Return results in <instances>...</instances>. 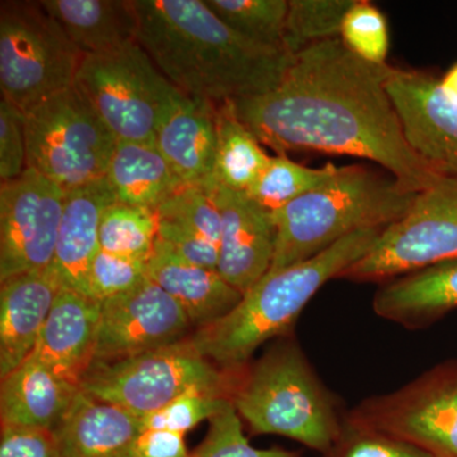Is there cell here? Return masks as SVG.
<instances>
[{"instance_id": "cell-31", "label": "cell", "mask_w": 457, "mask_h": 457, "mask_svg": "<svg viewBox=\"0 0 457 457\" xmlns=\"http://www.w3.org/2000/svg\"><path fill=\"white\" fill-rule=\"evenodd\" d=\"M155 212L159 220L173 222L220 246L221 215L209 186H182Z\"/></svg>"}, {"instance_id": "cell-4", "label": "cell", "mask_w": 457, "mask_h": 457, "mask_svg": "<svg viewBox=\"0 0 457 457\" xmlns=\"http://www.w3.org/2000/svg\"><path fill=\"white\" fill-rule=\"evenodd\" d=\"M417 195L363 165L339 167L326 182L272 212L276 248L270 270L311 260L356 231L389 227Z\"/></svg>"}, {"instance_id": "cell-20", "label": "cell", "mask_w": 457, "mask_h": 457, "mask_svg": "<svg viewBox=\"0 0 457 457\" xmlns=\"http://www.w3.org/2000/svg\"><path fill=\"white\" fill-rule=\"evenodd\" d=\"M141 418L79 389L55 428L64 457H130Z\"/></svg>"}, {"instance_id": "cell-34", "label": "cell", "mask_w": 457, "mask_h": 457, "mask_svg": "<svg viewBox=\"0 0 457 457\" xmlns=\"http://www.w3.org/2000/svg\"><path fill=\"white\" fill-rule=\"evenodd\" d=\"M230 399L220 393L191 389L159 409L141 418L143 429H167L186 435L198 423L210 420L230 404Z\"/></svg>"}, {"instance_id": "cell-37", "label": "cell", "mask_w": 457, "mask_h": 457, "mask_svg": "<svg viewBox=\"0 0 457 457\" xmlns=\"http://www.w3.org/2000/svg\"><path fill=\"white\" fill-rule=\"evenodd\" d=\"M27 170L25 119L8 99H0V179L9 182Z\"/></svg>"}, {"instance_id": "cell-3", "label": "cell", "mask_w": 457, "mask_h": 457, "mask_svg": "<svg viewBox=\"0 0 457 457\" xmlns=\"http://www.w3.org/2000/svg\"><path fill=\"white\" fill-rule=\"evenodd\" d=\"M383 231H356L311 260L270 270L243 295L233 311L197 328L192 343L221 368H245L264 342L291 336L297 318L321 286L365 257Z\"/></svg>"}, {"instance_id": "cell-10", "label": "cell", "mask_w": 457, "mask_h": 457, "mask_svg": "<svg viewBox=\"0 0 457 457\" xmlns=\"http://www.w3.org/2000/svg\"><path fill=\"white\" fill-rule=\"evenodd\" d=\"M457 260V180L418 192L408 212L385 228L365 257L338 278L384 282Z\"/></svg>"}, {"instance_id": "cell-14", "label": "cell", "mask_w": 457, "mask_h": 457, "mask_svg": "<svg viewBox=\"0 0 457 457\" xmlns=\"http://www.w3.org/2000/svg\"><path fill=\"white\" fill-rule=\"evenodd\" d=\"M386 90L409 146L442 179L457 180V99L440 79L393 68Z\"/></svg>"}, {"instance_id": "cell-12", "label": "cell", "mask_w": 457, "mask_h": 457, "mask_svg": "<svg viewBox=\"0 0 457 457\" xmlns=\"http://www.w3.org/2000/svg\"><path fill=\"white\" fill-rule=\"evenodd\" d=\"M66 192L26 170L0 188V281L51 266Z\"/></svg>"}, {"instance_id": "cell-21", "label": "cell", "mask_w": 457, "mask_h": 457, "mask_svg": "<svg viewBox=\"0 0 457 457\" xmlns=\"http://www.w3.org/2000/svg\"><path fill=\"white\" fill-rule=\"evenodd\" d=\"M372 308L407 329H423L457 308V260L390 279L378 287Z\"/></svg>"}, {"instance_id": "cell-15", "label": "cell", "mask_w": 457, "mask_h": 457, "mask_svg": "<svg viewBox=\"0 0 457 457\" xmlns=\"http://www.w3.org/2000/svg\"><path fill=\"white\" fill-rule=\"evenodd\" d=\"M221 215L218 270L243 295L272 266L276 227L272 213L246 196L215 182L207 183Z\"/></svg>"}, {"instance_id": "cell-5", "label": "cell", "mask_w": 457, "mask_h": 457, "mask_svg": "<svg viewBox=\"0 0 457 457\" xmlns=\"http://www.w3.org/2000/svg\"><path fill=\"white\" fill-rule=\"evenodd\" d=\"M231 402L253 435L282 436L321 455L335 444L345 418L291 336L245 366Z\"/></svg>"}, {"instance_id": "cell-19", "label": "cell", "mask_w": 457, "mask_h": 457, "mask_svg": "<svg viewBox=\"0 0 457 457\" xmlns=\"http://www.w3.org/2000/svg\"><path fill=\"white\" fill-rule=\"evenodd\" d=\"M218 104L185 93L159 126L155 145L185 186L212 182L215 165Z\"/></svg>"}, {"instance_id": "cell-38", "label": "cell", "mask_w": 457, "mask_h": 457, "mask_svg": "<svg viewBox=\"0 0 457 457\" xmlns=\"http://www.w3.org/2000/svg\"><path fill=\"white\" fill-rule=\"evenodd\" d=\"M158 240L180 260L218 270L219 246L194 231L173 222L159 220Z\"/></svg>"}, {"instance_id": "cell-11", "label": "cell", "mask_w": 457, "mask_h": 457, "mask_svg": "<svg viewBox=\"0 0 457 457\" xmlns=\"http://www.w3.org/2000/svg\"><path fill=\"white\" fill-rule=\"evenodd\" d=\"M345 414L428 457H457V361L435 366L395 392L365 399Z\"/></svg>"}, {"instance_id": "cell-33", "label": "cell", "mask_w": 457, "mask_h": 457, "mask_svg": "<svg viewBox=\"0 0 457 457\" xmlns=\"http://www.w3.org/2000/svg\"><path fill=\"white\" fill-rule=\"evenodd\" d=\"M210 428L203 444L188 457H302L299 451L255 449L243 431L242 420L233 403L209 420Z\"/></svg>"}, {"instance_id": "cell-26", "label": "cell", "mask_w": 457, "mask_h": 457, "mask_svg": "<svg viewBox=\"0 0 457 457\" xmlns=\"http://www.w3.org/2000/svg\"><path fill=\"white\" fill-rule=\"evenodd\" d=\"M215 165L212 182L236 192H246L261 176L270 156L257 137L237 119L233 101L216 110Z\"/></svg>"}, {"instance_id": "cell-25", "label": "cell", "mask_w": 457, "mask_h": 457, "mask_svg": "<svg viewBox=\"0 0 457 457\" xmlns=\"http://www.w3.org/2000/svg\"><path fill=\"white\" fill-rule=\"evenodd\" d=\"M106 179L117 203L153 210L185 186L155 141H117Z\"/></svg>"}, {"instance_id": "cell-9", "label": "cell", "mask_w": 457, "mask_h": 457, "mask_svg": "<svg viewBox=\"0 0 457 457\" xmlns=\"http://www.w3.org/2000/svg\"><path fill=\"white\" fill-rule=\"evenodd\" d=\"M83 59L40 2L0 3V89L22 112L74 87Z\"/></svg>"}, {"instance_id": "cell-17", "label": "cell", "mask_w": 457, "mask_h": 457, "mask_svg": "<svg viewBox=\"0 0 457 457\" xmlns=\"http://www.w3.org/2000/svg\"><path fill=\"white\" fill-rule=\"evenodd\" d=\"M62 286L53 267L21 273L0 288V376L17 369L35 350Z\"/></svg>"}, {"instance_id": "cell-28", "label": "cell", "mask_w": 457, "mask_h": 457, "mask_svg": "<svg viewBox=\"0 0 457 457\" xmlns=\"http://www.w3.org/2000/svg\"><path fill=\"white\" fill-rule=\"evenodd\" d=\"M338 168L332 163L309 168L287 155L270 156L269 164L245 194L272 213L326 182Z\"/></svg>"}, {"instance_id": "cell-29", "label": "cell", "mask_w": 457, "mask_h": 457, "mask_svg": "<svg viewBox=\"0 0 457 457\" xmlns=\"http://www.w3.org/2000/svg\"><path fill=\"white\" fill-rule=\"evenodd\" d=\"M216 17L246 40L284 50L288 0H204ZM285 51V50H284Z\"/></svg>"}, {"instance_id": "cell-16", "label": "cell", "mask_w": 457, "mask_h": 457, "mask_svg": "<svg viewBox=\"0 0 457 457\" xmlns=\"http://www.w3.org/2000/svg\"><path fill=\"white\" fill-rule=\"evenodd\" d=\"M101 303L62 288L42 328L32 354L65 380L80 387L96 359Z\"/></svg>"}, {"instance_id": "cell-36", "label": "cell", "mask_w": 457, "mask_h": 457, "mask_svg": "<svg viewBox=\"0 0 457 457\" xmlns=\"http://www.w3.org/2000/svg\"><path fill=\"white\" fill-rule=\"evenodd\" d=\"M147 278V262L99 249L89 270V296L102 303L129 293Z\"/></svg>"}, {"instance_id": "cell-27", "label": "cell", "mask_w": 457, "mask_h": 457, "mask_svg": "<svg viewBox=\"0 0 457 457\" xmlns=\"http://www.w3.org/2000/svg\"><path fill=\"white\" fill-rule=\"evenodd\" d=\"M158 231L155 210L114 203L102 213L99 245L108 253L149 262Z\"/></svg>"}, {"instance_id": "cell-39", "label": "cell", "mask_w": 457, "mask_h": 457, "mask_svg": "<svg viewBox=\"0 0 457 457\" xmlns=\"http://www.w3.org/2000/svg\"><path fill=\"white\" fill-rule=\"evenodd\" d=\"M0 457H64L55 432L32 427L2 426Z\"/></svg>"}, {"instance_id": "cell-8", "label": "cell", "mask_w": 457, "mask_h": 457, "mask_svg": "<svg viewBox=\"0 0 457 457\" xmlns=\"http://www.w3.org/2000/svg\"><path fill=\"white\" fill-rule=\"evenodd\" d=\"M117 141H154L182 95L156 68L139 42L84 56L74 83Z\"/></svg>"}, {"instance_id": "cell-22", "label": "cell", "mask_w": 457, "mask_h": 457, "mask_svg": "<svg viewBox=\"0 0 457 457\" xmlns=\"http://www.w3.org/2000/svg\"><path fill=\"white\" fill-rule=\"evenodd\" d=\"M147 278L170 294L197 328L224 317L243 299V294L228 285L218 270L180 260L158 239L147 262Z\"/></svg>"}, {"instance_id": "cell-13", "label": "cell", "mask_w": 457, "mask_h": 457, "mask_svg": "<svg viewBox=\"0 0 457 457\" xmlns=\"http://www.w3.org/2000/svg\"><path fill=\"white\" fill-rule=\"evenodd\" d=\"M189 326L182 306L147 278L129 293L101 303L95 362L173 345L185 339Z\"/></svg>"}, {"instance_id": "cell-2", "label": "cell", "mask_w": 457, "mask_h": 457, "mask_svg": "<svg viewBox=\"0 0 457 457\" xmlns=\"http://www.w3.org/2000/svg\"><path fill=\"white\" fill-rule=\"evenodd\" d=\"M137 42L189 97L222 104L275 89L293 56L246 40L204 0H132Z\"/></svg>"}, {"instance_id": "cell-7", "label": "cell", "mask_w": 457, "mask_h": 457, "mask_svg": "<svg viewBox=\"0 0 457 457\" xmlns=\"http://www.w3.org/2000/svg\"><path fill=\"white\" fill-rule=\"evenodd\" d=\"M23 119L27 170L65 192L106 177L116 137L75 87L29 108Z\"/></svg>"}, {"instance_id": "cell-24", "label": "cell", "mask_w": 457, "mask_h": 457, "mask_svg": "<svg viewBox=\"0 0 457 457\" xmlns=\"http://www.w3.org/2000/svg\"><path fill=\"white\" fill-rule=\"evenodd\" d=\"M40 3L84 56L113 53L137 42L139 26L132 0Z\"/></svg>"}, {"instance_id": "cell-40", "label": "cell", "mask_w": 457, "mask_h": 457, "mask_svg": "<svg viewBox=\"0 0 457 457\" xmlns=\"http://www.w3.org/2000/svg\"><path fill=\"white\" fill-rule=\"evenodd\" d=\"M185 435L167 429H143L130 457H188Z\"/></svg>"}, {"instance_id": "cell-6", "label": "cell", "mask_w": 457, "mask_h": 457, "mask_svg": "<svg viewBox=\"0 0 457 457\" xmlns=\"http://www.w3.org/2000/svg\"><path fill=\"white\" fill-rule=\"evenodd\" d=\"M245 368H221L204 357L191 338L182 339L128 359L95 362L80 390L143 418L191 389L220 393L231 400Z\"/></svg>"}, {"instance_id": "cell-1", "label": "cell", "mask_w": 457, "mask_h": 457, "mask_svg": "<svg viewBox=\"0 0 457 457\" xmlns=\"http://www.w3.org/2000/svg\"><path fill=\"white\" fill-rule=\"evenodd\" d=\"M392 69L360 59L341 38H332L296 54L275 89L236 99L234 111L278 155L319 152L369 159L403 187L422 192L445 179L405 139L386 90Z\"/></svg>"}, {"instance_id": "cell-41", "label": "cell", "mask_w": 457, "mask_h": 457, "mask_svg": "<svg viewBox=\"0 0 457 457\" xmlns=\"http://www.w3.org/2000/svg\"><path fill=\"white\" fill-rule=\"evenodd\" d=\"M440 82L444 89L446 90L450 96H453V98L457 99V64L453 65V68L444 75Z\"/></svg>"}, {"instance_id": "cell-30", "label": "cell", "mask_w": 457, "mask_h": 457, "mask_svg": "<svg viewBox=\"0 0 457 457\" xmlns=\"http://www.w3.org/2000/svg\"><path fill=\"white\" fill-rule=\"evenodd\" d=\"M354 0H288L284 50L295 56L312 45L339 37Z\"/></svg>"}, {"instance_id": "cell-32", "label": "cell", "mask_w": 457, "mask_h": 457, "mask_svg": "<svg viewBox=\"0 0 457 457\" xmlns=\"http://www.w3.org/2000/svg\"><path fill=\"white\" fill-rule=\"evenodd\" d=\"M339 38L360 59L371 64H386L389 53L386 18L372 3L354 0L343 18Z\"/></svg>"}, {"instance_id": "cell-35", "label": "cell", "mask_w": 457, "mask_h": 457, "mask_svg": "<svg viewBox=\"0 0 457 457\" xmlns=\"http://www.w3.org/2000/svg\"><path fill=\"white\" fill-rule=\"evenodd\" d=\"M323 457H428L386 433L351 420L345 413L341 432Z\"/></svg>"}, {"instance_id": "cell-23", "label": "cell", "mask_w": 457, "mask_h": 457, "mask_svg": "<svg viewBox=\"0 0 457 457\" xmlns=\"http://www.w3.org/2000/svg\"><path fill=\"white\" fill-rule=\"evenodd\" d=\"M79 389L54 374L31 353L2 378V426L55 431Z\"/></svg>"}, {"instance_id": "cell-18", "label": "cell", "mask_w": 457, "mask_h": 457, "mask_svg": "<svg viewBox=\"0 0 457 457\" xmlns=\"http://www.w3.org/2000/svg\"><path fill=\"white\" fill-rule=\"evenodd\" d=\"M117 203L106 177L66 192L51 267L65 290L89 296V270L98 253L102 213Z\"/></svg>"}]
</instances>
